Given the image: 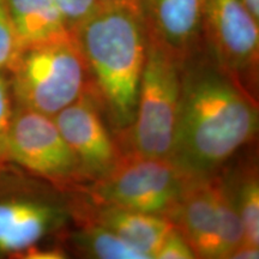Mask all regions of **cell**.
<instances>
[{
	"label": "cell",
	"instance_id": "ba28073f",
	"mask_svg": "<svg viewBox=\"0 0 259 259\" xmlns=\"http://www.w3.org/2000/svg\"><path fill=\"white\" fill-rule=\"evenodd\" d=\"M258 24L240 0H203L204 35L212 59L247 90L258 76Z\"/></svg>",
	"mask_w": 259,
	"mask_h": 259
},
{
	"label": "cell",
	"instance_id": "277c9868",
	"mask_svg": "<svg viewBox=\"0 0 259 259\" xmlns=\"http://www.w3.org/2000/svg\"><path fill=\"white\" fill-rule=\"evenodd\" d=\"M181 65L148 41L135 120L114 136L121 153L169 160L179 111Z\"/></svg>",
	"mask_w": 259,
	"mask_h": 259
},
{
	"label": "cell",
	"instance_id": "d4e9b609",
	"mask_svg": "<svg viewBox=\"0 0 259 259\" xmlns=\"http://www.w3.org/2000/svg\"><path fill=\"white\" fill-rule=\"evenodd\" d=\"M5 164H8V163H2V162H0V169H2V168H3V167H4V166H5Z\"/></svg>",
	"mask_w": 259,
	"mask_h": 259
},
{
	"label": "cell",
	"instance_id": "30bf717a",
	"mask_svg": "<svg viewBox=\"0 0 259 259\" xmlns=\"http://www.w3.org/2000/svg\"><path fill=\"white\" fill-rule=\"evenodd\" d=\"M148 41L180 64L198 53L203 0H137Z\"/></svg>",
	"mask_w": 259,
	"mask_h": 259
},
{
	"label": "cell",
	"instance_id": "52a82bcc",
	"mask_svg": "<svg viewBox=\"0 0 259 259\" xmlns=\"http://www.w3.org/2000/svg\"><path fill=\"white\" fill-rule=\"evenodd\" d=\"M0 162L65 190L84 183L78 161L53 116L22 107L15 106L8 128L0 137Z\"/></svg>",
	"mask_w": 259,
	"mask_h": 259
},
{
	"label": "cell",
	"instance_id": "cb8c5ba5",
	"mask_svg": "<svg viewBox=\"0 0 259 259\" xmlns=\"http://www.w3.org/2000/svg\"><path fill=\"white\" fill-rule=\"evenodd\" d=\"M102 5H119V4H128L134 5L137 8V0H99Z\"/></svg>",
	"mask_w": 259,
	"mask_h": 259
},
{
	"label": "cell",
	"instance_id": "603a6c76",
	"mask_svg": "<svg viewBox=\"0 0 259 259\" xmlns=\"http://www.w3.org/2000/svg\"><path fill=\"white\" fill-rule=\"evenodd\" d=\"M240 3L259 23V0H240Z\"/></svg>",
	"mask_w": 259,
	"mask_h": 259
},
{
	"label": "cell",
	"instance_id": "ffe728a7",
	"mask_svg": "<svg viewBox=\"0 0 259 259\" xmlns=\"http://www.w3.org/2000/svg\"><path fill=\"white\" fill-rule=\"evenodd\" d=\"M14 108L15 105L9 80H6L3 73H0V137L4 135L6 128H8L10 120L12 118Z\"/></svg>",
	"mask_w": 259,
	"mask_h": 259
},
{
	"label": "cell",
	"instance_id": "6da1fadb",
	"mask_svg": "<svg viewBox=\"0 0 259 259\" xmlns=\"http://www.w3.org/2000/svg\"><path fill=\"white\" fill-rule=\"evenodd\" d=\"M258 105L213 59L181 65V89L169 160L187 178L215 174L255 137Z\"/></svg>",
	"mask_w": 259,
	"mask_h": 259
},
{
	"label": "cell",
	"instance_id": "44dd1931",
	"mask_svg": "<svg viewBox=\"0 0 259 259\" xmlns=\"http://www.w3.org/2000/svg\"><path fill=\"white\" fill-rule=\"evenodd\" d=\"M66 250L63 247H58V246H53V247H48V246L44 245H34L30 247L25 248L21 253L16 255V258L21 259H65L69 258Z\"/></svg>",
	"mask_w": 259,
	"mask_h": 259
},
{
	"label": "cell",
	"instance_id": "5bb4252c",
	"mask_svg": "<svg viewBox=\"0 0 259 259\" xmlns=\"http://www.w3.org/2000/svg\"><path fill=\"white\" fill-rule=\"evenodd\" d=\"M73 231H65L70 247L80 257L94 259H148L106 227L92 221H78Z\"/></svg>",
	"mask_w": 259,
	"mask_h": 259
},
{
	"label": "cell",
	"instance_id": "3957f363",
	"mask_svg": "<svg viewBox=\"0 0 259 259\" xmlns=\"http://www.w3.org/2000/svg\"><path fill=\"white\" fill-rule=\"evenodd\" d=\"M78 198L71 190L5 164L0 169V258H16L30 246L74 223Z\"/></svg>",
	"mask_w": 259,
	"mask_h": 259
},
{
	"label": "cell",
	"instance_id": "7c38bea8",
	"mask_svg": "<svg viewBox=\"0 0 259 259\" xmlns=\"http://www.w3.org/2000/svg\"><path fill=\"white\" fill-rule=\"evenodd\" d=\"M77 197L79 208L74 223L85 220L106 227L148 259H155L164 239L174 228L173 223L164 216L115 206L92 205L78 194Z\"/></svg>",
	"mask_w": 259,
	"mask_h": 259
},
{
	"label": "cell",
	"instance_id": "5b68a950",
	"mask_svg": "<svg viewBox=\"0 0 259 259\" xmlns=\"http://www.w3.org/2000/svg\"><path fill=\"white\" fill-rule=\"evenodd\" d=\"M192 178L168 158L121 153L106 176L73 187L92 205L115 206L168 218Z\"/></svg>",
	"mask_w": 259,
	"mask_h": 259
},
{
	"label": "cell",
	"instance_id": "e0dca14e",
	"mask_svg": "<svg viewBox=\"0 0 259 259\" xmlns=\"http://www.w3.org/2000/svg\"><path fill=\"white\" fill-rule=\"evenodd\" d=\"M21 52L5 0H0V73L9 71Z\"/></svg>",
	"mask_w": 259,
	"mask_h": 259
},
{
	"label": "cell",
	"instance_id": "9c48e42d",
	"mask_svg": "<svg viewBox=\"0 0 259 259\" xmlns=\"http://www.w3.org/2000/svg\"><path fill=\"white\" fill-rule=\"evenodd\" d=\"M53 119L78 161L83 184L106 176L115 166L121 155L120 148L88 90Z\"/></svg>",
	"mask_w": 259,
	"mask_h": 259
},
{
	"label": "cell",
	"instance_id": "7402d4cb",
	"mask_svg": "<svg viewBox=\"0 0 259 259\" xmlns=\"http://www.w3.org/2000/svg\"><path fill=\"white\" fill-rule=\"evenodd\" d=\"M259 258V248H252L247 246L240 245L236 247L227 259H258Z\"/></svg>",
	"mask_w": 259,
	"mask_h": 259
},
{
	"label": "cell",
	"instance_id": "2e32d148",
	"mask_svg": "<svg viewBox=\"0 0 259 259\" xmlns=\"http://www.w3.org/2000/svg\"><path fill=\"white\" fill-rule=\"evenodd\" d=\"M235 202L240 215L242 246L259 248V178L255 167L242 171L238 181L232 183Z\"/></svg>",
	"mask_w": 259,
	"mask_h": 259
},
{
	"label": "cell",
	"instance_id": "7a4b0ae2",
	"mask_svg": "<svg viewBox=\"0 0 259 259\" xmlns=\"http://www.w3.org/2000/svg\"><path fill=\"white\" fill-rule=\"evenodd\" d=\"M85 67V89L119 132L135 120L148 36L134 5H102L72 30Z\"/></svg>",
	"mask_w": 259,
	"mask_h": 259
},
{
	"label": "cell",
	"instance_id": "8fae6325",
	"mask_svg": "<svg viewBox=\"0 0 259 259\" xmlns=\"http://www.w3.org/2000/svg\"><path fill=\"white\" fill-rule=\"evenodd\" d=\"M167 219L184 235L196 258L222 259L210 177L190 179Z\"/></svg>",
	"mask_w": 259,
	"mask_h": 259
},
{
	"label": "cell",
	"instance_id": "4fadbf2b",
	"mask_svg": "<svg viewBox=\"0 0 259 259\" xmlns=\"http://www.w3.org/2000/svg\"><path fill=\"white\" fill-rule=\"evenodd\" d=\"M19 48L72 38L63 14L52 0H5Z\"/></svg>",
	"mask_w": 259,
	"mask_h": 259
},
{
	"label": "cell",
	"instance_id": "ac0fdd59",
	"mask_svg": "<svg viewBox=\"0 0 259 259\" xmlns=\"http://www.w3.org/2000/svg\"><path fill=\"white\" fill-rule=\"evenodd\" d=\"M63 14L71 32L101 8L99 0H52Z\"/></svg>",
	"mask_w": 259,
	"mask_h": 259
},
{
	"label": "cell",
	"instance_id": "8992f818",
	"mask_svg": "<svg viewBox=\"0 0 259 259\" xmlns=\"http://www.w3.org/2000/svg\"><path fill=\"white\" fill-rule=\"evenodd\" d=\"M16 107L54 116L85 90V67L72 38L24 48L9 69Z\"/></svg>",
	"mask_w": 259,
	"mask_h": 259
},
{
	"label": "cell",
	"instance_id": "9a60e30c",
	"mask_svg": "<svg viewBox=\"0 0 259 259\" xmlns=\"http://www.w3.org/2000/svg\"><path fill=\"white\" fill-rule=\"evenodd\" d=\"M210 184L222 244V259H227L242 244L244 232L241 220L236 206L233 185L226 174L216 171L210 176Z\"/></svg>",
	"mask_w": 259,
	"mask_h": 259
},
{
	"label": "cell",
	"instance_id": "d6986e66",
	"mask_svg": "<svg viewBox=\"0 0 259 259\" xmlns=\"http://www.w3.org/2000/svg\"><path fill=\"white\" fill-rule=\"evenodd\" d=\"M196 254L191 247L189 242L184 235L173 228L167 238L164 239L163 244L161 245L160 250L157 251L155 259H193Z\"/></svg>",
	"mask_w": 259,
	"mask_h": 259
}]
</instances>
